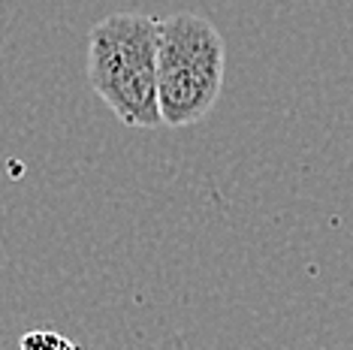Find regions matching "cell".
<instances>
[{"label": "cell", "instance_id": "7a4b0ae2", "mask_svg": "<svg viewBox=\"0 0 353 350\" xmlns=\"http://www.w3.org/2000/svg\"><path fill=\"white\" fill-rule=\"evenodd\" d=\"M227 49L218 28L196 12L160 19L157 97L166 127H190L214 109L223 88Z\"/></svg>", "mask_w": 353, "mask_h": 350}, {"label": "cell", "instance_id": "3957f363", "mask_svg": "<svg viewBox=\"0 0 353 350\" xmlns=\"http://www.w3.org/2000/svg\"><path fill=\"white\" fill-rule=\"evenodd\" d=\"M21 350H76L73 344H70L67 338L54 336V332H28L25 338H21Z\"/></svg>", "mask_w": 353, "mask_h": 350}, {"label": "cell", "instance_id": "6da1fadb", "mask_svg": "<svg viewBox=\"0 0 353 350\" xmlns=\"http://www.w3.org/2000/svg\"><path fill=\"white\" fill-rule=\"evenodd\" d=\"M160 19L115 12L88 34V82L112 115L133 130L163 124L157 97Z\"/></svg>", "mask_w": 353, "mask_h": 350}]
</instances>
